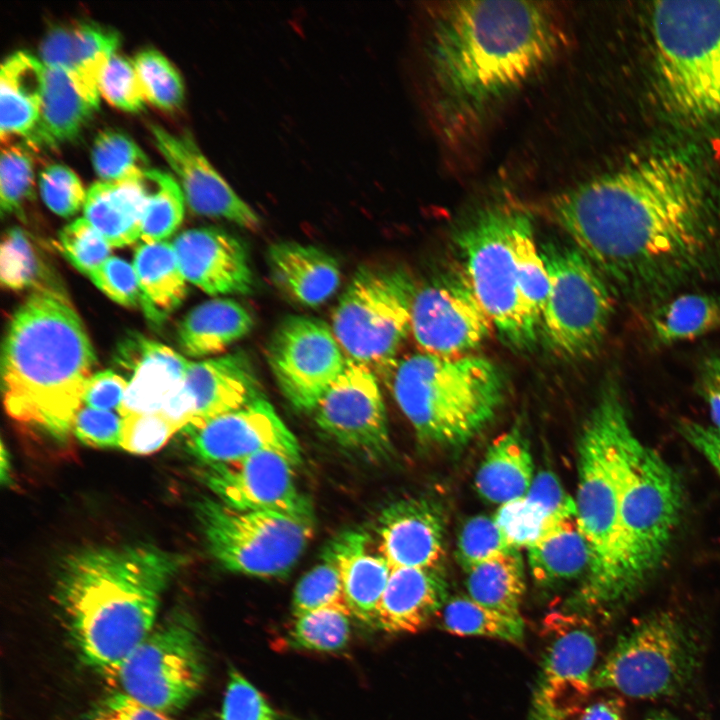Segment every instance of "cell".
Instances as JSON below:
<instances>
[{
  "mask_svg": "<svg viewBox=\"0 0 720 720\" xmlns=\"http://www.w3.org/2000/svg\"><path fill=\"white\" fill-rule=\"evenodd\" d=\"M550 210L633 305L652 309L720 272V190L688 153L645 156L560 194Z\"/></svg>",
  "mask_w": 720,
  "mask_h": 720,
  "instance_id": "6da1fadb",
  "label": "cell"
},
{
  "mask_svg": "<svg viewBox=\"0 0 720 720\" xmlns=\"http://www.w3.org/2000/svg\"><path fill=\"white\" fill-rule=\"evenodd\" d=\"M561 32L543 2L457 1L440 9L429 39L436 106L448 132H464L547 64Z\"/></svg>",
  "mask_w": 720,
  "mask_h": 720,
  "instance_id": "7a4b0ae2",
  "label": "cell"
},
{
  "mask_svg": "<svg viewBox=\"0 0 720 720\" xmlns=\"http://www.w3.org/2000/svg\"><path fill=\"white\" fill-rule=\"evenodd\" d=\"M184 556L153 545L94 547L64 559L55 600L81 661L109 682L156 625Z\"/></svg>",
  "mask_w": 720,
  "mask_h": 720,
  "instance_id": "3957f363",
  "label": "cell"
},
{
  "mask_svg": "<svg viewBox=\"0 0 720 720\" xmlns=\"http://www.w3.org/2000/svg\"><path fill=\"white\" fill-rule=\"evenodd\" d=\"M97 358L65 289H39L13 313L1 350V388L14 420L64 439L83 407Z\"/></svg>",
  "mask_w": 720,
  "mask_h": 720,
  "instance_id": "277c9868",
  "label": "cell"
},
{
  "mask_svg": "<svg viewBox=\"0 0 720 720\" xmlns=\"http://www.w3.org/2000/svg\"><path fill=\"white\" fill-rule=\"evenodd\" d=\"M629 425L620 383L608 377L578 443L574 501L591 555L575 600L578 608H598L630 596L619 530L620 441Z\"/></svg>",
  "mask_w": 720,
  "mask_h": 720,
  "instance_id": "5b68a950",
  "label": "cell"
},
{
  "mask_svg": "<svg viewBox=\"0 0 720 720\" xmlns=\"http://www.w3.org/2000/svg\"><path fill=\"white\" fill-rule=\"evenodd\" d=\"M391 390L420 441L457 447L495 416L505 381L502 371L485 357L422 352L397 363Z\"/></svg>",
  "mask_w": 720,
  "mask_h": 720,
  "instance_id": "8992f818",
  "label": "cell"
},
{
  "mask_svg": "<svg viewBox=\"0 0 720 720\" xmlns=\"http://www.w3.org/2000/svg\"><path fill=\"white\" fill-rule=\"evenodd\" d=\"M657 87L690 124L720 118V1H661L651 14Z\"/></svg>",
  "mask_w": 720,
  "mask_h": 720,
  "instance_id": "52a82bcc",
  "label": "cell"
},
{
  "mask_svg": "<svg viewBox=\"0 0 720 720\" xmlns=\"http://www.w3.org/2000/svg\"><path fill=\"white\" fill-rule=\"evenodd\" d=\"M681 506L677 474L629 425L620 441L619 530L630 595L662 561Z\"/></svg>",
  "mask_w": 720,
  "mask_h": 720,
  "instance_id": "ba28073f",
  "label": "cell"
},
{
  "mask_svg": "<svg viewBox=\"0 0 720 720\" xmlns=\"http://www.w3.org/2000/svg\"><path fill=\"white\" fill-rule=\"evenodd\" d=\"M417 287L403 268L359 267L332 314V331L349 359L388 376L411 330Z\"/></svg>",
  "mask_w": 720,
  "mask_h": 720,
  "instance_id": "9c48e42d",
  "label": "cell"
},
{
  "mask_svg": "<svg viewBox=\"0 0 720 720\" xmlns=\"http://www.w3.org/2000/svg\"><path fill=\"white\" fill-rule=\"evenodd\" d=\"M515 208L480 211L458 230L455 242L478 300L503 341L517 350L532 348L540 324L523 301L512 249L511 227Z\"/></svg>",
  "mask_w": 720,
  "mask_h": 720,
  "instance_id": "30bf717a",
  "label": "cell"
},
{
  "mask_svg": "<svg viewBox=\"0 0 720 720\" xmlns=\"http://www.w3.org/2000/svg\"><path fill=\"white\" fill-rule=\"evenodd\" d=\"M541 255L549 291L540 333L559 356L591 358L598 352L614 313L615 294L592 262L575 246L548 243Z\"/></svg>",
  "mask_w": 720,
  "mask_h": 720,
  "instance_id": "8fae6325",
  "label": "cell"
},
{
  "mask_svg": "<svg viewBox=\"0 0 720 720\" xmlns=\"http://www.w3.org/2000/svg\"><path fill=\"white\" fill-rule=\"evenodd\" d=\"M208 548L227 570L274 578L288 575L312 536L313 521L274 511L238 510L219 500L196 507Z\"/></svg>",
  "mask_w": 720,
  "mask_h": 720,
  "instance_id": "7c38bea8",
  "label": "cell"
},
{
  "mask_svg": "<svg viewBox=\"0 0 720 720\" xmlns=\"http://www.w3.org/2000/svg\"><path fill=\"white\" fill-rule=\"evenodd\" d=\"M204 678L196 626L189 615L175 612L154 626L110 683L116 691L168 714L184 708L198 694Z\"/></svg>",
  "mask_w": 720,
  "mask_h": 720,
  "instance_id": "4fadbf2b",
  "label": "cell"
},
{
  "mask_svg": "<svg viewBox=\"0 0 720 720\" xmlns=\"http://www.w3.org/2000/svg\"><path fill=\"white\" fill-rule=\"evenodd\" d=\"M695 656L682 624L669 613H656L617 640L594 670L593 689H615L638 699L669 696L690 679Z\"/></svg>",
  "mask_w": 720,
  "mask_h": 720,
  "instance_id": "5bb4252c",
  "label": "cell"
},
{
  "mask_svg": "<svg viewBox=\"0 0 720 720\" xmlns=\"http://www.w3.org/2000/svg\"><path fill=\"white\" fill-rule=\"evenodd\" d=\"M546 638L528 720H568L593 690L597 640L582 613L557 611L543 623Z\"/></svg>",
  "mask_w": 720,
  "mask_h": 720,
  "instance_id": "9a60e30c",
  "label": "cell"
},
{
  "mask_svg": "<svg viewBox=\"0 0 720 720\" xmlns=\"http://www.w3.org/2000/svg\"><path fill=\"white\" fill-rule=\"evenodd\" d=\"M274 378L290 404L313 411L344 370L346 360L332 328L320 319L290 315L275 328L267 349Z\"/></svg>",
  "mask_w": 720,
  "mask_h": 720,
  "instance_id": "2e32d148",
  "label": "cell"
},
{
  "mask_svg": "<svg viewBox=\"0 0 720 720\" xmlns=\"http://www.w3.org/2000/svg\"><path fill=\"white\" fill-rule=\"evenodd\" d=\"M493 327L463 270L443 272L416 290L411 331L425 353L470 354Z\"/></svg>",
  "mask_w": 720,
  "mask_h": 720,
  "instance_id": "e0dca14e",
  "label": "cell"
},
{
  "mask_svg": "<svg viewBox=\"0 0 720 720\" xmlns=\"http://www.w3.org/2000/svg\"><path fill=\"white\" fill-rule=\"evenodd\" d=\"M376 376L367 366L346 359L343 372L312 412L318 427L340 446L383 460L392 445Z\"/></svg>",
  "mask_w": 720,
  "mask_h": 720,
  "instance_id": "ac0fdd59",
  "label": "cell"
},
{
  "mask_svg": "<svg viewBox=\"0 0 720 720\" xmlns=\"http://www.w3.org/2000/svg\"><path fill=\"white\" fill-rule=\"evenodd\" d=\"M181 431L188 453L206 465L236 462L261 452L278 453L294 466L301 463L298 440L264 397Z\"/></svg>",
  "mask_w": 720,
  "mask_h": 720,
  "instance_id": "d6986e66",
  "label": "cell"
},
{
  "mask_svg": "<svg viewBox=\"0 0 720 720\" xmlns=\"http://www.w3.org/2000/svg\"><path fill=\"white\" fill-rule=\"evenodd\" d=\"M284 456L261 452L246 459L207 465L203 481L222 503L238 509L274 511L313 521L312 506L296 487Z\"/></svg>",
  "mask_w": 720,
  "mask_h": 720,
  "instance_id": "ffe728a7",
  "label": "cell"
},
{
  "mask_svg": "<svg viewBox=\"0 0 720 720\" xmlns=\"http://www.w3.org/2000/svg\"><path fill=\"white\" fill-rule=\"evenodd\" d=\"M150 130L194 213L223 218L252 231L260 227L256 212L237 195L191 137L175 135L155 124Z\"/></svg>",
  "mask_w": 720,
  "mask_h": 720,
  "instance_id": "44dd1931",
  "label": "cell"
},
{
  "mask_svg": "<svg viewBox=\"0 0 720 720\" xmlns=\"http://www.w3.org/2000/svg\"><path fill=\"white\" fill-rule=\"evenodd\" d=\"M188 282L210 295L249 294L254 276L245 245L226 231L203 227L180 233L173 242Z\"/></svg>",
  "mask_w": 720,
  "mask_h": 720,
  "instance_id": "7402d4cb",
  "label": "cell"
},
{
  "mask_svg": "<svg viewBox=\"0 0 720 720\" xmlns=\"http://www.w3.org/2000/svg\"><path fill=\"white\" fill-rule=\"evenodd\" d=\"M115 361L130 372L121 417L160 412L183 387L191 363L171 347L138 334L120 343Z\"/></svg>",
  "mask_w": 720,
  "mask_h": 720,
  "instance_id": "603a6c76",
  "label": "cell"
},
{
  "mask_svg": "<svg viewBox=\"0 0 720 720\" xmlns=\"http://www.w3.org/2000/svg\"><path fill=\"white\" fill-rule=\"evenodd\" d=\"M376 532L379 552L391 569L439 568L445 525L442 513L432 502L406 498L391 503L380 513Z\"/></svg>",
  "mask_w": 720,
  "mask_h": 720,
  "instance_id": "cb8c5ba5",
  "label": "cell"
},
{
  "mask_svg": "<svg viewBox=\"0 0 720 720\" xmlns=\"http://www.w3.org/2000/svg\"><path fill=\"white\" fill-rule=\"evenodd\" d=\"M119 34L93 23L73 27L56 26L40 44L45 66L62 70L79 93L96 109L99 106V79L119 45Z\"/></svg>",
  "mask_w": 720,
  "mask_h": 720,
  "instance_id": "d4e9b609",
  "label": "cell"
},
{
  "mask_svg": "<svg viewBox=\"0 0 720 720\" xmlns=\"http://www.w3.org/2000/svg\"><path fill=\"white\" fill-rule=\"evenodd\" d=\"M183 387L194 410L187 427L202 425L263 397L254 368L243 352L191 362Z\"/></svg>",
  "mask_w": 720,
  "mask_h": 720,
  "instance_id": "484cf974",
  "label": "cell"
},
{
  "mask_svg": "<svg viewBox=\"0 0 720 720\" xmlns=\"http://www.w3.org/2000/svg\"><path fill=\"white\" fill-rule=\"evenodd\" d=\"M448 598L440 568H393L375 625L390 633H416L438 615Z\"/></svg>",
  "mask_w": 720,
  "mask_h": 720,
  "instance_id": "4316f807",
  "label": "cell"
},
{
  "mask_svg": "<svg viewBox=\"0 0 720 720\" xmlns=\"http://www.w3.org/2000/svg\"><path fill=\"white\" fill-rule=\"evenodd\" d=\"M275 286L290 300L305 307L327 301L340 285V268L325 250L291 241L272 244L267 254Z\"/></svg>",
  "mask_w": 720,
  "mask_h": 720,
  "instance_id": "83f0119b",
  "label": "cell"
},
{
  "mask_svg": "<svg viewBox=\"0 0 720 720\" xmlns=\"http://www.w3.org/2000/svg\"><path fill=\"white\" fill-rule=\"evenodd\" d=\"M531 574L543 585L573 580L590 566V549L580 528L572 497L546 521L527 548Z\"/></svg>",
  "mask_w": 720,
  "mask_h": 720,
  "instance_id": "f1b7e54d",
  "label": "cell"
},
{
  "mask_svg": "<svg viewBox=\"0 0 720 720\" xmlns=\"http://www.w3.org/2000/svg\"><path fill=\"white\" fill-rule=\"evenodd\" d=\"M149 199L146 170L128 178L97 181L87 190L84 218L111 247H123L141 237Z\"/></svg>",
  "mask_w": 720,
  "mask_h": 720,
  "instance_id": "f546056e",
  "label": "cell"
},
{
  "mask_svg": "<svg viewBox=\"0 0 720 720\" xmlns=\"http://www.w3.org/2000/svg\"><path fill=\"white\" fill-rule=\"evenodd\" d=\"M336 554L346 603L351 615L375 624L377 607L391 567L379 553L369 551V536L360 530L343 532L328 544Z\"/></svg>",
  "mask_w": 720,
  "mask_h": 720,
  "instance_id": "4dcf8cb0",
  "label": "cell"
},
{
  "mask_svg": "<svg viewBox=\"0 0 720 720\" xmlns=\"http://www.w3.org/2000/svg\"><path fill=\"white\" fill-rule=\"evenodd\" d=\"M45 85V66L26 51L8 55L0 68V136L28 137L37 125Z\"/></svg>",
  "mask_w": 720,
  "mask_h": 720,
  "instance_id": "1f68e13d",
  "label": "cell"
},
{
  "mask_svg": "<svg viewBox=\"0 0 720 720\" xmlns=\"http://www.w3.org/2000/svg\"><path fill=\"white\" fill-rule=\"evenodd\" d=\"M250 312L230 298H215L191 309L178 327L182 352L193 358L225 351L253 328Z\"/></svg>",
  "mask_w": 720,
  "mask_h": 720,
  "instance_id": "d6a6232c",
  "label": "cell"
},
{
  "mask_svg": "<svg viewBox=\"0 0 720 720\" xmlns=\"http://www.w3.org/2000/svg\"><path fill=\"white\" fill-rule=\"evenodd\" d=\"M534 479L527 441L514 428L489 445L475 475V487L486 501L499 506L526 496Z\"/></svg>",
  "mask_w": 720,
  "mask_h": 720,
  "instance_id": "836d02e7",
  "label": "cell"
},
{
  "mask_svg": "<svg viewBox=\"0 0 720 720\" xmlns=\"http://www.w3.org/2000/svg\"><path fill=\"white\" fill-rule=\"evenodd\" d=\"M142 307L146 315L159 321L177 309L187 295V279L180 267L173 243H143L133 258Z\"/></svg>",
  "mask_w": 720,
  "mask_h": 720,
  "instance_id": "e575fe53",
  "label": "cell"
},
{
  "mask_svg": "<svg viewBox=\"0 0 720 720\" xmlns=\"http://www.w3.org/2000/svg\"><path fill=\"white\" fill-rule=\"evenodd\" d=\"M94 110L62 70L45 66L40 115L28 136L29 142L51 146L71 140L80 133Z\"/></svg>",
  "mask_w": 720,
  "mask_h": 720,
  "instance_id": "d590c367",
  "label": "cell"
},
{
  "mask_svg": "<svg viewBox=\"0 0 720 720\" xmlns=\"http://www.w3.org/2000/svg\"><path fill=\"white\" fill-rule=\"evenodd\" d=\"M649 326L661 346L706 335L720 328V296L691 292L670 297L652 308Z\"/></svg>",
  "mask_w": 720,
  "mask_h": 720,
  "instance_id": "8d00e7d4",
  "label": "cell"
},
{
  "mask_svg": "<svg viewBox=\"0 0 720 720\" xmlns=\"http://www.w3.org/2000/svg\"><path fill=\"white\" fill-rule=\"evenodd\" d=\"M518 551L499 554L467 570V595L497 611L521 616L525 574Z\"/></svg>",
  "mask_w": 720,
  "mask_h": 720,
  "instance_id": "74e56055",
  "label": "cell"
},
{
  "mask_svg": "<svg viewBox=\"0 0 720 720\" xmlns=\"http://www.w3.org/2000/svg\"><path fill=\"white\" fill-rule=\"evenodd\" d=\"M440 627L455 636H477L521 644L525 625L522 616L509 615L470 598L449 597L438 613Z\"/></svg>",
  "mask_w": 720,
  "mask_h": 720,
  "instance_id": "f35d334b",
  "label": "cell"
},
{
  "mask_svg": "<svg viewBox=\"0 0 720 720\" xmlns=\"http://www.w3.org/2000/svg\"><path fill=\"white\" fill-rule=\"evenodd\" d=\"M0 281L13 291L64 289L24 230L11 227L0 246Z\"/></svg>",
  "mask_w": 720,
  "mask_h": 720,
  "instance_id": "ab89813d",
  "label": "cell"
},
{
  "mask_svg": "<svg viewBox=\"0 0 720 720\" xmlns=\"http://www.w3.org/2000/svg\"><path fill=\"white\" fill-rule=\"evenodd\" d=\"M511 242L523 301L541 325V315L549 291V277L540 248L536 246L532 219L528 213L519 209H515L513 214Z\"/></svg>",
  "mask_w": 720,
  "mask_h": 720,
  "instance_id": "60d3db41",
  "label": "cell"
},
{
  "mask_svg": "<svg viewBox=\"0 0 720 720\" xmlns=\"http://www.w3.org/2000/svg\"><path fill=\"white\" fill-rule=\"evenodd\" d=\"M149 199L142 221L143 243L164 241L180 226L185 211V196L179 182L170 174L147 169Z\"/></svg>",
  "mask_w": 720,
  "mask_h": 720,
  "instance_id": "b9f144b4",
  "label": "cell"
},
{
  "mask_svg": "<svg viewBox=\"0 0 720 720\" xmlns=\"http://www.w3.org/2000/svg\"><path fill=\"white\" fill-rule=\"evenodd\" d=\"M347 608L328 606L295 617L288 642L295 648L318 652L342 649L350 638Z\"/></svg>",
  "mask_w": 720,
  "mask_h": 720,
  "instance_id": "7bdbcfd3",
  "label": "cell"
},
{
  "mask_svg": "<svg viewBox=\"0 0 720 720\" xmlns=\"http://www.w3.org/2000/svg\"><path fill=\"white\" fill-rule=\"evenodd\" d=\"M328 606L348 609L340 564L329 545L324 549L321 561L298 582L293 594L292 610L297 617Z\"/></svg>",
  "mask_w": 720,
  "mask_h": 720,
  "instance_id": "ee69618b",
  "label": "cell"
},
{
  "mask_svg": "<svg viewBox=\"0 0 720 720\" xmlns=\"http://www.w3.org/2000/svg\"><path fill=\"white\" fill-rule=\"evenodd\" d=\"M91 161L102 181H119L144 172L148 158L138 144L125 133L107 129L97 134L91 149Z\"/></svg>",
  "mask_w": 720,
  "mask_h": 720,
  "instance_id": "f6af8a7d",
  "label": "cell"
},
{
  "mask_svg": "<svg viewBox=\"0 0 720 720\" xmlns=\"http://www.w3.org/2000/svg\"><path fill=\"white\" fill-rule=\"evenodd\" d=\"M133 63L147 102L166 110L181 104L184 96L181 76L160 51L154 48L140 50Z\"/></svg>",
  "mask_w": 720,
  "mask_h": 720,
  "instance_id": "bcb514c9",
  "label": "cell"
},
{
  "mask_svg": "<svg viewBox=\"0 0 720 720\" xmlns=\"http://www.w3.org/2000/svg\"><path fill=\"white\" fill-rule=\"evenodd\" d=\"M34 161L22 143L2 144L0 158V206L3 213L22 209L33 193Z\"/></svg>",
  "mask_w": 720,
  "mask_h": 720,
  "instance_id": "7dc6e473",
  "label": "cell"
},
{
  "mask_svg": "<svg viewBox=\"0 0 720 720\" xmlns=\"http://www.w3.org/2000/svg\"><path fill=\"white\" fill-rule=\"evenodd\" d=\"M515 550L507 542L494 517L476 515L461 528L456 557L465 571L499 554Z\"/></svg>",
  "mask_w": 720,
  "mask_h": 720,
  "instance_id": "c3c4849f",
  "label": "cell"
},
{
  "mask_svg": "<svg viewBox=\"0 0 720 720\" xmlns=\"http://www.w3.org/2000/svg\"><path fill=\"white\" fill-rule=\"evenodd\" d=\"M59 244L67 260L87 276L111 256L112 247L84 217L63 227Z\"/></svg>",
  "mask_w": 720,
  "mask_h": 720,
  "instance_id": "681fc988",
  "label": "cell"
},
{
  "mask_svg": "<svg viewBox=\"0 0 720 720\" xmlns=\"http://www.w3.org/2000/svg\"><path fill=\"white\" fill-rule=\"evenodd\" d=\"M99 92L111 105L127 112H137L147 102L133 60L117 53L101 73Z\"/></svg>",
  "mask_w": 720,
  "mask_h": 720,
  "instance_id": "f907efd6",
  "label": "cell"
},
{
  "mask_svg": "<svg viewBox=\"0 0 720 720\" xmlns=\"http://www.w3.org/2000/svg\"><path fill=\"white\" fill-rule=\"evenodd\" d=\"M39 189L45 205L61 217L76 214L87 195L76 173L59 163L49 164L41 171Z\"/></svg>",
  "mask_w": 720,
  "mask_h": 720,
  "instance_id": "816d5d0a",
  "label": "cell"
},
{
  "mask_svg": "<svg viewBox=\"0 0 720 720\" xmlns=\"http://www.w3.org/2000/svg\"><path fill=\"white\" fill-rule=\"evenodd\" d=\"M122 418L121 448L136 455L158 451L180 431L161 412L132 414Z\"/></svg>",
  "mask_w": 720,
  "mask_h": 720,
  "instance_id": "f5cc1de1",
  "label": "cell"
},
{
  "mask_svg": "<svg viewBox=\"0 0 720 720\" xmlns=\"http://www.w3.org/2000/svg\"><path fill=\"white\" fill-rule=\"evenodd\" d=\"M493 517L515 550L528 548L538 538L549 518L525 496L499 506Z\"/></svg>",
  "mask_w": 720,
  "mask_h": 720,
  "instance_id": "db71d44e",
  "label": "cell"
},
{
  "mask_svg": "<svg viewBox=\"0 0 720 720\" xmlns=\"http://www.w3.org/2000/svg\"><path fill=\"white\" fill-rule=\"evenodd\" d=\"M220 720H281L262 693L238 671L229 673Z\"/></svg>",
  "mask_w": 720,
  "mask_h": 720,
  "instance_id": "11a10c76",
  "label": "cell"
},
{
  "mask_svg": "<svg viewBox=\"0 0 720 720\" xmlns=\"http://www.w3.org/2000/svg\"><path fill=\"white\" fill-rule=\"evenodd\" d=\"M94 285L114 302L126 306H142L143 294L133 264L110 256L89 276Z\"/></svg>",
  "mask_w": 720,
  "mask_h": 720,
  "instance_id": "9f6ffc18",
  "label": "cell"
},
{
  "mask_svg": "<svg viewBox=\"0 0 720 720\" xmlns=\"http://www.w3.org/2000/svg\"><path fill=\"white\" fill-rule=\"evenodd\" d=\"M123 418L112 411L83 406L76 415L73 432L84 444L95 448L121 447Z\"/></svg>",
  "mask_w": 720,
  "mask_h": 720,
  "instance_id": "6f0895ef",
  "label": "cell"
},
{
  "mask_svg": "<svg viewBox=\"0 0 720 720\" xmlns=\"http://www.w3.org/2000/svg\"><path fill=\"white\" fill-rule=\"evenodd\" d=\"M127 385V380L113 370L97 372L91 376L86 385L83 404L93 409L118 411Z\"/></svg>",
  "mask_w": 720,
  "mask_h": 720,
  "instance_id": "680465c9",
  "label": "cell"
},
{
  "mask_svg": "<svg viewBox=\"0 0 720 720\" xmlns=\"http://www.w3.org/2000/svg\"><path fill=\"white\" fill-rule=\"evenodd\" d=\"M92 720H171L168 714L115 691L97 709Z\"/></svg>",
  "mask_w": 720,
  "mask_h": 720,
  "instance_id": "91938a15",
  "label": "cell"
},
{
  "mask_svg": "<svg viewBox=\"0 0 720 720\" xmlns=\"http://www.w3.org/2000/svg\"><path fill=\"white\" fill-rule=\"evenodd\" d=\"M677 428L683 438L709 461L720 476V429L689 419H680Z\"/></svg>",
  "mask_w": 720,
  "mask_h": 720,
  "instance_id": "94428289",
  "label": "cell"
},
{
  "mask_svg": "<svg viewBox=\"0 0 720 720\" xmlns=\"http://www.w3.org/2000/svg\"><path fill=\"white\" fill-rule=\"evenodd\" d=\"M546 516L558 511L570 498L566 495L556 475L550 471H540L525 496Z\"/></svg>",
  "mask_w": 720,
  "mask_h": 720,
  "instance_id": "6125c7cd",
  "label": "cell"
},
{
  "mask_svg": "<svg viewBox=\"0 0 720 720\" xmlns=\"http://www.w3.org/2000/svg\"><path fill=\"white\" fill-rule=\"evenodd\" d=\"M697 389L708 406L713 426L720 429V355H710L702 361Z\"/></svg>",
  "mask_w": 720,
  "mask_h": 720,
  "instance_id": "be15d7a7",
  "label": "cell"
},
{
  "mask_svg": "<svg viewBox=\"0 0 720 720\" xmlns=\"http://www.w3.org/2000/svg\"><path fill=\"white\" fill-rule=\"evenodd\" d=\"M624 708L620 697L603 698L583 708L578 720H624Z\"/></svg>",
  "mask_w": 720,
  "mask_h": 720,
  "instance_id": "e7e4bbea",
  "label": "cell"
},
{
  "mask_svg": "<svg viewBox=\"0 0 720 720\" xmlns=\"http://www.w3.org/2000/svg\"><path fill=\"white\" fill-rule=\"evenodd\" d=\"M647 720H670V719H668L664 716H654V717L648 718Z\"/></svg>",
  "mask_w": 720,
  "mask_h": 720,
  "instance_id": "03108f58",
  "label": "cell"
}]
</instances>
